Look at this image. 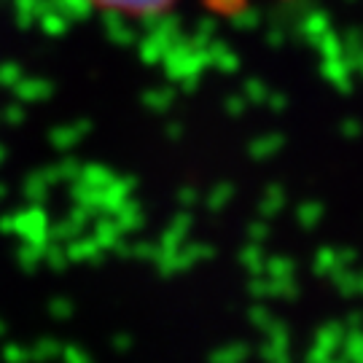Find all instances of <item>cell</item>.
<instances>
[{"instance_id": "6da1fadb", "label": "cell", "mask_w": 363, "mask_h": 363, "mask_svg": "<svg viewBox=\"0 0 363 363\" xmlns=\"http://www.w3.org/2000/svg\"><path fill=\"white\" fill-rule=\"evenodd\" d=\"M91 3L124 13H156L164 11L172 0H91Z\"/></svg>"}]
</instances>
